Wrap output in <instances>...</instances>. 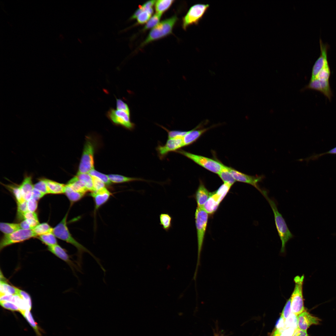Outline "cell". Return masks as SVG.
<instances>
[{
    "instance_id": "1",
    "label": "cell",
    "mask_w": 336,
    "mask_h": 336,
    "mask_svg": "<svg viewBox=\"0 0 336 336\" xmlns=\"http://www.w3.org/2000/svg\"><path fill=\"white\" fill-rule=\"evenodd\" d=\"M68 215V212L60 222L53 228V233L56 237L71 244L77 249V259L76 262L81 269L82 264L83 255L84 253H86L95 259L102 270L105 271V269L101 265L100 260L86 247L76 240L70 233L67 225Z\"/></svg>"
},
{
    "instance_id": "2",
    "label": "cell",
    "mask_w": 336,
    "mask_h": 336,
    "mask_svg": "<svg viewBox=\"0 0 336 336\" xmlns=\"http://www.w3.org/2000/svg\"><path fill=\"white\" fill-rule=\"evenodd\" d=\"M261 194L267 200L272 209L276 229L282 243L281 252L284 253L286 244L294 237V235L289 229L282 215L278 211L276 200L273 198L268 197V192L265 189H262Z\"/></svg>"
},
{
    "instance_id": "3",
    "label": "cell",
    "mask_w": 336,
    "mask_h": 336,
    "mask_svg": "<svg viewBox=\"0 0 336 336\" xmlns=\"http://www.w3.org/2000/svg\"><path fill=\"white\" fill-rule=\"evenodd\" d=\"M208 219V214L203 208L197 207L195 214L198 242V258L197 266L194 278L196 279L198 266L200 264L202 250Z\"/></svg>"
},
{
    "instance_id": "4",
    "label": "cell",
    "mask_w": 336,
    "mask_h": 336,
    "mask_svg": "<svg viewBox=\"0 0 336 336\" xmlns=\"http://www.w3.org/2000/svg\"><path fill=\"white\" fill-rule=\"evenodd\" d=\"M177 19L176 16L174 15L159 22L150 31L141 46H144L171 34Z\"/></svg>"
},
{
    "instance_id": "5",
    "label": "cell",
    "mask_w": 336,
    "mask_h": 336,
    "mask_svg": "<svg viewBox=\"0 0 336 336\" xmlns=\"http://www.w3.org/2000/svg\"><path fill=\"white\" fill-rule=\"evenodd\" d=\"M304 278L303 275L295 277V286L290 298L292 313L297 315L306 310L302 293Z\"/></svg>"
},
{
    "instance_id": "6",
    "label": "cell",
    "mask_w": 336,
    "mask_h": 336,
    "mask_svg": "<svg viewBox=\"0 0 336 336\" xmlns=\"http://www.w3.org/2000/svg\"><path fill=\"white\" fill-rule=\"evenodd\" d=\"M209 7L208 4L197 3L192 6L183 18L182 26L186 30L189 26L197 25Z\"/></svg>"
},
{
    "instance_id": "7",
    "label": "cell",
    "mask_w": 336,
    "mask_h": 336,
    "mask_svg": "<svg viewBox=\"0 0 336 336\" xmlns=\"http://www.w3.org/2000/svg\"><path fill=\"white\" fill-rule=\"evenodd\" d=\"M94 146L90 138L86 140L77 173H89L94 168Z\"/></svg>"
},
{
    "instance_id": "8",
    "label": "cell",
    "mask_w": 336,
    "mask_h": 336,
    "mask_svg": "<svg viewBox=\"0 0 336 336\" xmlns=\"http://www.w3.org/2000/svg\"><path fill=\"white\" fill-rule=\"evenodd\" d=\"M176 152L184 155L208 170L218 174L223 165L212 159L193 154L183 150H179Z\"/></svg>"
},
{
    "instance_id": "9",
    "label": "cell",
    "mask_w": 336,
    "mask_h": 336,
    "mask_svg": "<svg viewBox=\"0 0 336 336\" xmlns=\"http://www.w3.org/2000/svg\"><path fill=\"white\" fill-rule=\"evenodd\" d=\"M36 237L32 230L20 229L10 234L4 235L0 242V250L12 244Z\"/></svg>"
},
{
    "instance_id": "10",
    "label": "cell",
    "mask_w": 336,
    "mask_h": 336,
    "mask_svg": "<svg viewBox=\"0 0 336 336\" xmlns=\"http://www.w3.org/2000/svg\"><path fill=\"white\" fill-rule=\"evenodd\" d=\"M130 115L124 111L113 108H110L106 113L107 118L114 124L132 130L135 125L131 121Z\"/></svg>"
},
{
    "instance_id": "11",
    "label": "cell",
    "mask_w": 336,
    "mask_h": 336,
    "mask_svg": "<svg viewBox=\"0 0 336 336\" xmlns=\"http://www.w3.org/2000/svg\"><path fill=\"white\" fill-rule=\"evenodd\" d=\"M229 170L236 181L248 184L256 188L260 193L262 189L259 185V183L264 178L263 175L252 176L239 171L231 167H228Z\"/></svg>"
},
{
    "instance_id": "12",
    "label": "cell",
    "mask_w": 336,
    "mask_h": 336,
    "mask_svg": "<svg viewBox=\"0 0 336 336\" xmlns=\"http://www.w3.org/2000/svg\"><path fill=\"white\" fill-rule=\"evenodd\" d=\"M184 147L183 138H168L164 145H159L156 149L159 158L162 159L169 153L176 152Z\"/></svg>"
},
{
    "instance_id": "13",
    "label": "cell",
    "mask_w": 336,
    "mask_h": 336,
    "mask_svg": "<svg viewBox=\"0 0 336 336\" xmlns=\"http://www.w3.org/2000/svg\"><path fill=\"white\" fill-rule=\"evenodd\" d=\"M306 89L315 90L320 91L329 100L333 96L329 81H321L317 79L310 80L302 90Z\"/></svg>"
},
{
    "instance_id": "14",
    "label": "cell",
    "mask_w": 336,
    "mask_h": 336,
    "mask_svg": "<svg viewBox=\"0 0 336 336\" xmlns=\"http://www.w3.org/2000/svg\"><path fill=\"white\" fill-rule=\"evenodd\" d=\"M48 250L55 256L66 262L70 267L74 273L75 271L81 272V269L77 264L74 263L65 249L58 244L48 246Z\"/></svg>"
},
{
    "instance_id": "15",
    "label": "cell",
    "mask_w": 336,
    "mask_h": 336,
    "mask_svg": "<svg viewBox=\"0 0 336 336\" xmlns=\"http://www.w3.org/2000/svg\"><path fill=\"white\" fill-rule=\"evenodd\" d=\"M321 320L318 317L305 310L297 315L298 329L307 331L311 325L319 324Z\"/></svg>"
},
{
    "instance_id": "16",
    "label": "cell",
    "mask_w": 336,
    "mask_h": 336,
    "mask_svg": "<svg viewBox=\"0 0 336 336\" xmlns=\"http://www.w3.org/2000/svg\"><path fill=\"white\" fill-rule=\"evenodd\" d=\"M111 193L105 187L99 190L94 191L90 194L95 204V210H96L109 200Z\"/></svg>"
},
{
    "instance_id": "17",
    "label": "cell",
    "mask_w": 336,
    "mask_h": 336,
    "mask_svg": "<svg viewBox=\"0 0 336 336\" xmlns=\"http://www.w3.org/2000/svg\"><path fill=\"white\" fill-rule=\"evenodd\" d=\"M203 122H202L194 129L189 131L188 133L183 138L184 147L189 145L193 143L203 134L212 127L197 129L203 124Z\"/></svg>"
},
{
    "instance_id": "18",
    "label": "cell",
    "mask_w": 336,
    "mask_h": 336,
    "mask_svg": "<svg viewBox=\"0 0 336 336\" xmlns=\"http://www.w3.org/2000/svg\"><path fill=\"white\" fill-rule=\"evenodd\" d=\"M211 193L208 191L202 182H200L194 197L197 203V207L203 208Z\"/></svg>"
},
{
    "instance_id": "19",
    "label": "cell",
    "mask_w": 336,
    "mask_h": 336,
    "mask_svg": "<svg viewBox=\"0 0 336 336\" xmlns=\"http://www.w3.org/2000/svg\"><path fill=\"white\" fill-rule=\"evenodd\" d=\"M19 187L26 201H27L32 198L34 185L33 184L31 176H26Z\"/></svg>"
},
{
    "instance_id": "20",
    "label": "cell",
    "mask_w": 336,
    "mask_h": 336,
    "mask_svg": "<svg viewBox=\"0 0 336 336\" xmlns=\"http://www.w3.org/2000/svg\"><path fill=\"white\" fill-rule=\"evenodd\" d=\"M49 194H60L64 193L66 184L44 178Z\"/></svg>"
},
{
    "instance_id": "21",
    "label": "cell",
    "mask_w": 336,
    "mask_h": 336,
    "mask_svg": "<svg viewBox=\"0 0 336 336\" xmlns=\"http://www.w3.org/2000/svg\"><path fill=\"white\" fill-rule=\"evenodd\" d=\"M220 203L214 192H212L203 208L208 214H212L217 210Z\"/></svg>"
},
{
    "instance_id": "22",
    "label": "cell",
    "mask_w": 336,
    "mask_h": 336,
    "mask_svg": "<svg viewBox=\"0 0 336 336\" xmlns=\"http://www.w3.org/2000/svg\"><path fill=\"white\" fill-rule=\"evenodd\" d=\"M108 175L111 182L115 183H124L136 181H147L140 178L128 177L118 174H110Z\"/></svg>"
},
{
    "instance_id": "23",
    "label": "cell",
    "mask_w": 336,
    "mask_h": 336,
    "mask_svg": "<svg viewBox=\"0 0 336 336\" xmlns=\"http://www.w3.org/2000/svg\"><path fill=\"white\" fill-rule=\"evenodd\" d=\"M73 190L86 194L89 191L83 183L75 176L70 180L66 184Z\"/></svg>"
},
{
    "instance_id": "24",
    "label": "cell",
    "mask_w": 336,
    "mask_h": 336,
    "mask_svg": "<svg viewBox=\"0 0 336 336\" xmlns=\"http://www.w3.org/2000/svg\"><path fill=\"white\" fill-rule=\"evenodd\" d=\"M64 193L72 205L81 199L86 194L73 190L67 184Z\"/></svg>"
},
{
    "instance_id": "25",
    "label": "cell",
    "mask_w": 336,
    "mask_h": 336,
    "mask_svg": "<svg viewBox=\"0 0 336 336\" xmlns=\"http://www.w3.org/2000/svg\"><path fill=\"white\" fill-rule=\"evenodd\" d=\"M218 175L224 183H227L232 186L236 181L230 172L228 167L224 165Z\"/></svg>"
},
{
    "instance_id": "26",
    "label": "cell",
    "mask_w": 336,
    "mask_h": 336,
    "mask_svg": "<svg viewBox=\"0 0 336 336\" xmlns=\"http://www.w3.org/2000/svg\"><path fill=\"white\" fill-rule=\"evenodd\" d=\"M2 280L0 281V295H12L17 294V287L11 285L6 281L4 279L3 276Z\"/></svg>"
},
{
    "instance_id": "27",
    "label": "cell",
    "mask_w": 336,
    "mask_h": 336,
    "mask_svg": "<svg viewBox=\"0 0 336 336\" xmlns=\"http://www.w3.org/2000/svg\"><path fill=\"white\" fill-rule=\"evenodd\" d=\"M159 224L166 232H168L172 226V217L168 213H161L159 216Z\"/></svg>"
},
{
    "instance_id": "28",
    "label": "cell",
    "mask_w": 336,
    "mask_h": 336,
    "mask_svg": "<svg viewBox=\"0 0 336 336\" xmlns=\"http://www.w3.org/2000/svg\"><path fill=\"white\" fill-rule=\"evenodd\" d=\"M84 185L89 191H94L92 176L89 173H78L76 175Z\"/></svg>"
},
{
    "instance_id": "29",
    "label": "cell",
    "mask_w": 336,
    "mask_h": 336,
    "mask_svg": "<svg viewBox=\"0 0 336 336\" xmlns=\"http://www.w3.org/2000/svg\"><path fill=\"white\" fill-rule=\"evenodd\" d=\"M21 229L19 223L1 222L0 223V230L4 235L12 233Z\"/></svg>"
},
{
    "instance_id": "30",
    "label": "cell",
    "mask_w": 336,
    "mask_h": 336,
    "mask_svg": "<svg viewBox=\"0 0 336 336\" xmlns=\"http://www.w3.org/2000/svg\"><path fill=\"white\" fill-rule=\"evenodd\" d=\"M174 2L172 0H159L156 1L155 9L156 13L162 14L167 10Z\"/></svg>"
},
{
    "instance_id": "31",
    "label": "cell",
    "mask_w": 336,
    "mask_h": 336,
    "mask_svg": "<svg viewBox=\"0 0 336 336\" xmlns=\"http://www.w3.org/2000/svg\"><path fill=\"white\" fill-rule=\"evenodd\" d=\"M52 228L47 223H39L32 230L37 237L38 236L53 232Z\"/></svg>"
},
{
    "instance_id": "32",
    "label": "cell",
    "mask_w": 336,
    "mask_h": 336,
    "mask_svg": "<svg viewBox=\"0 0 336 336\" xmlns=\"http://www.w3.org/2000/svg\"><path fill=\"white\" fill-rule=\"evenodd\" d=\"M37 237L48 246L58 244L56 237L53 232L38 236Z\"/></svg>"
},
{
    "instance_id": "33",
    "label": "cell",
    "mask_w": 336,
    "mask_h": 336,
    "mask_svg": "<svg viewBox=\"0 0 336 336\" xmlns=\"http://www.w3.org/2000/svg\"><path fill=\"white\" fill-rule=\"evenodd\" d=\"M24 220L27 222L32 230L40 223L37 215L35 212L27 211L24 215Z\"/></svg>"
},
{
    "instance_id": "34",
    "label": "cell",
    "mask_w": 336,
    "mask_h": 336,
    "mask_svg": "<svg viewBox=\"0 0 336 336\" xmlns=\"http://www.w3.org/2000/svg\"><path fill=\"white\" fill-rule=\"evenodd\" d=\"M232 186L229 184L224 183L214 193L220 203L229 192Z\"/></svg>"
},
{
    "instance_id": "35",
    "label": "cell",
    "mask_w": 336,
    "mask_h": 336,
    "mask_svg": "<svg viewBox=\"0 0 336 336\" xmlns=\"http://www.w3.org/2000/svg\"><path fill=\"white\" fill-rule=\"evenodd\" d=\"M7 187L12 192L17 203H22L26 201L24 198L19 186L9 185H7Z\"/></svg>"
},
{
    "instance_id": "36",
    "label": "cell",
    "mask_w": 336,
    "mask_h": 336,
    "mask_svg": "<svg viewBox=\"0 0 336 336\" xmlns=\"http://www.w3.org/2000/svg\"><path fill=\"white\" fill-rule=\"evenodd\" d=\"M289 328H292L296 330L298 329L297 315L292 313L285 320L284 329Z\"/></svg>"
},
{
    "instance_id": "37",
    "label": "cell",
    "mask_w": 336,
    "mask_h": 336,
    "mask_svg": "<svg viewBox=\"0 0 336 336\" xmlns=\"http://www.w3.org/2000/svg\"><path fill=\"white\" fill-rule=\"evenodd\" d=\"M162 14L156 13L149 19L144 27L143 30L145 31L154 27L159 23Z\"/></svg>"
},
{
    "instance_id": "38",
    "label": "cell",
    "mask_w": 336,
    "mask_h": 336,
    "mask_svg": "<svg viewBox=\"0 0 336 336\" xmlns=\"http://www.w3.org/2000/svg\"><path fill=\"white\" fill-rule=\"evenodd\" d=\"M153 12V9L151 8L141 13L137 18V23L140 24H142L147 22L151 18Z\"/></svg>"
},
{
    "instance_id": "39",
    "label": "cell",
    "mask_w": 336,
    "mask_h": 336,
    "mask_svg": "<svg viewBox=\"0 0 336 336\" xmlns=\"http://www.w3.org/2000/svg\"><path fill=\"white\" fill-rule=\"evenodd\" d=\"M330 75V69L329 65L322 69L314 79H317L321 81H329Z\"/></svg>"
},
{
    "instance_id": "40",
    "label": "cell",
    "mask_w": 336,
    "mask_h": 336,
    "mask_svg": "<svg viewBox=\"0 0 336 336\" xmlns=\"http://www.w3.org/2000/svg\"><path fill=\"white\" fill-rule=\"evenodd\" d=\"M23 316L27 320L30 325L35 330L38 334H40L38 331L37 324L34 320L33 316L30 312V310H26L20 312Z\"/></svg>"
},
{
    "instance_id": "41",
    "label": "cell",
    "mask_w": 336,
    "mask_h": 336,
    "mask_svg": "<svg viewBox=\"0 0 336 336\" xmlns=\"http://www.w3.org/2000/svg\"><path fill=\"white\" fill-rule=\"evenodd\" d=\"M28 211L26 201L22 203L17 202L16 218L17 220H23L24 215Z\"/></svg>"
},
{
    "instance_id": "42",
    "label": "cell",
    "mask_w": 336,
    "mask_h": 336,
    "mask_svg": "<svg viewBox=\"0 0 336 336\" xmlns=\"http://www.w3.org/2000/svg\"><path fill=\"white\" fill-rule=\"evenodd\" d=\"M160 126L167 132L168 138H183L189 131L169 130L162 126Z\"/></svg>"
},
{
    "instance_id": "43",
    "label": "cell",
    "mask_w": 336,
    "mask_h": 336,
    "mask_svg": "<svg viewBox=\"0 0 336 336\" xmlns=\"http://www.w3.org/2000/svg\"><path fill=\"white\" fill-rule=\"evenodd\" d=\"M89 173L91 176H96L100 179L107 185H109L111 184L112 182L110 180L108 175L100 173L94 169L90 171Z\"/></svg>"
},
{
    "instance_id": "44",
    "label": "cell",
    "mask_w": 336,
    "mask_h": 336,
    "mask_svg": "<svg viewBox=\"0 0 336 336\" xmlns=\"http://www.w3.org/2000/svg\"><path fill=\"white\" fill-rule=\"evenodd\" d=\"M26 303L29 309L30 310L32 307L31 298L26 292L17 288V294Z\"/></svg>"
},
{
    "instance_id": "45",
    "label": "cell",
    "mask_w": 336,
    "mask_h": 336,
    "mask_svg": "<svg viewBox=\"0 0 336 336\" xmlns=\"http://www.w3.org/2000/svg\"><path fill=\"white\" fill-rule=\"evenodd\" d=\"M34 188L36 189L45 194H49L47 185L44 178H42L34 184Z\"/></svg>"
},
{
    "instance_id": "46",
    "label": "cell",
    "mask_w": 336,
    "mask_h": 336,
    "mask_svg": "<svg viewBox=\"0 0 336 336\" xmlns=\"http://www.w3.org/2000/svg\"><path fill=\"white\" fill-rule=\"evenodd\" d=\"M116 109L124 111L130 114V110L127 104L120 99L116 98Z\"/></svg>"
},
{
    "instance_id": "47",
    "label": "cell",
    "mask_w": 336,
    "mask_h": 336,
    "mask_svg": "<svg viewBox=\"0 0 336 336\" xmlns=\"http://www.w3.org/2000/svg\"><path fill=\"white\" fill-rule=\"evenodd\" d=\"M327 154H336V147L326 152L319 154H314L311 156L303 160L308 161L310 160H317L321 156Z\"/></svg>"
},
{
    "instance_id": "48",
    "label": "cell",
    "mask_w": 336,
    "mask_h": 336,
    "mask_svg": "<svg viewBox=\"0 0 336 336\" xmlns=\"http://www.w3.org/2000/svg\"><path fill=\"white\" fill-rule=\"evenodd\" d=\"M292 313L290 298L288 300L286 303L282 312L281 316L285 320Z\"/></svg>"
},
{
    "instance_id": "49",
    "label": "cell",
    "mask_w": 336,
    "mask_h": 336,
    "mask_svg": "<svg viewBox=\"0 0 336 336\" xmlns=\"http://www.w3.org/2000/svg\"><path fill=\"white\" fill-rule=\"evenodd\" d=\"M0 305L3 308L12 311H19L18 306L15 303L9 301H0Z\"/></svg>"
},
{
    "instance_id": "50",
    "label": "cell",
    "mask_w": 336,
    "mask_h": 336,
    "mask_svg": "<svg viewBox=\"0 0 336 336\" xmlns=\"http://www.w3.org/2000/svg\"><path fill=\"white\" fill-rule=\"evenodd\" d=\"M94 191H96L105 187V184L100 179L95 176H92Z\"/></svg>"
},
{
    "instance_id": "51",
    "label": "cell",
    "mask_w": 336,
    "mask_h": 336,
    "mask_svg": "<svg viewBox=\"0 0 336 336\" xmlns=\"http://www.w3.org/2000/svg\"><path fill=\"white\" fill-rule=\"evenodd\" d=\"M28 211L35 212L38 207V201L32 197L26 201Z\"/></svg>"
},
{
    "instance_id": "52",
    "label": "cell",
    "mask_w": 336,
    "mask_h": 336,
    "mask_svg": "<svg viewBox=\"0 0 336 336\" xmlns=\"http://www.w3.org/2000/svg\"><path fill=\"white\" fill-rule=\"evenodd\" d=\"M45 195L44 193L34 188L32 192V197L38 201L43 197Z\"/></svg>"
},
{
    "instance_id": "53",
    "label": "cell",
    "mask_w": 336,
    "mask_h": 336,
    "mask_svg": "<svg viewBox=\"0 0 336 336\" xmlns=\"http://www.w3.org/2000/svg\"><path fill=\"white\" fill-rule=\"evenodd\" d=\"M156 1V0L148 1L145 2L141 6L144 11H146L152 7L153 5L155 4Z\"/></svg>"
},
{
    "instance_id": "54",
    "label": "cell",
    "mask_w": 336,
    "mask_h": 336,
    "mask_svg": "<svg viewBox=\"0 0 336 336\" xmlns=\"http://www.w3.org/2000/svg\"><path fill=\"white\" fill-rule=\"evenodd\" d=\"M295 330L292 328H289L284 329L280 336H292Z\"/></svg>"
},
{
    "instance_id": "55",
    "label": "cell",
    "mask_w": 336,
    "mask_h": 336,
    "mask_svg": "<svg viewBox=\"0 0 336 336\" xmlns=\"http://www.w3.org/2000/svg\"><path fill=\"white\" fill-rule=\"evenodd\" d=\"M292 336H308L307 331L297 329Z\"/></svg>"
},
{
    "instance_id": "56",
    "label": "cell",
    "mask_w": 336,
    "mask_h": 336,
    "mask_svg": "<svg viewBox=\"0 0 336 336\" xmlns=\"http://www.w3.org/2000/svg\"><path fill=\"white\" fill-rule=\"evenodd\" d=\"M21 229L25 230H32L30 226L25 220H22L20 223Z\"/></svg>"
}]
</instances>
